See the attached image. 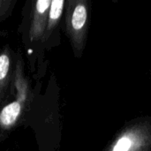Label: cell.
Returning <instances> with one entry per match:
<instances>
[{
	"mask_svg": "<svg viewBox=\"0 0 151 151\" xmlns=\"http://www.w3.org/2000/svg\"><path fill=\"white\" fill-rule=\"evenodd\" d=\"M50 3L51 0L33 2L27 28V39L30 43L43 42Z\"/></svg>",
	"mask_w": 151,
	"mask_h": 151,
	"instance_id": "cell-4",
	"label": "cell"
},
{
	"mask_svg": "<svg viewBox=\"0 0 151 151\" xmlns=\"http://www.w3.org/2000/svg\"><path fill=\"white\" fill-rule=\"evenodd\" d=\"M16 2V0H0V22L11 15Z\"/></svg>",
	"mask_w": 151,
	"mask_h": 151,
	"instance_id": "cell-7",
	"label": "cell"
},
{
	"mask_svg": "<svg viewBox=\"0 0 151 151\" xmlns=\"http://www.w3.org/2000/svg\"><path fill=\"white\" fill-rule=\"evenodd\" d=\"M32 97L31 86L25 74L24 62L18 54L13 70L12 93L0 108V131H10L18 125L28 110Z\"/></svg>",
	"mask_w": 151,
	"mask_h": 151,
	"instance_id": "cell-1",
	"label": "cell"
},
{
	"mask_svg": "<svg viewBox=\"0 0 151 151\" xmlns=\"http://www.w3.org/2000/svg\"><path fill=\"white\" fill-rule=\"evenodd\" d=\"M14 57L9 45L0 51V108L7 101L12 93Z\"/></svg>",
	"mask_w": 151,
	"mask_h": 151,
	"instance_id": "cell-5",
	"label": "cell"
},
{
	"mask_svg": "<svg viewBox=\"0 0 151 151\" xmlns=\"http://www.w3.org/2000/svg\"><path fill=\"white\" fill-rule=\"evenodd\" d=\"M65 33L71 42L76 57H81L84 50L88 26V5L84 0L65 1Z\"/></svg>",
	"mask_w": 151,
	"mask_h": 151,
	"instance_id": "cell-2",
	"label": "cell"
},
{
	"mask_svg": "<svg viewBox=\"0 0 151 151\" xmlns=\"http://www.w3.org/2000/svg\"><path fill=\"white\" fill-rule=\"evenodd\" d=\"M151 149V127L136 124L126 128L106 151H148Z\"/></svg>",
	"mask_w": 151,
	"mask_h": 151,
	"instance_id": "cell-3",
	"label": "cell"
},
{
	"mask_svg": "<svg viewBox=\"0 0 151 151\" xmlns=\"http://www.w3.org/2000/svg\"><path fill=\"white\" fill-rule=\"evenodd\" d=\"M65 5V0H51L50 6L48 12L45 33H44V39H43L44 43L49 42L53 33L58 28L64 13Z\"/></svg>",
	"mask_w": 151,
	"mask_h": 151,
	"instance_id": "cell-6",
	"label": "cell"
}]
</instances>
